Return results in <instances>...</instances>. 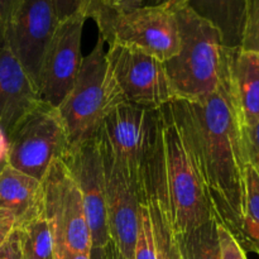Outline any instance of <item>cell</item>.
Masks as SVG:
<instances>
[{"mask_svg":"<svg viewBox=\"0 0 259 259\" xmlns=\"http://www.w3.org/2000/svg\"><path fill=\"white\" fill-rule=\"evenodd\" d=\"M230 76L244 125L259 121V53L234 50Z\"/></svg>","mask_w":259,"mask_h":259,"instance_id":"cell-17","label":"cell"},{"mask_svg":"<svg viewBox=\"0 0 259 259\" xmlns=\"http://www.w3.org/2000/svg\"><path fill=\"white\" fill-rule=\"evenodd\" d=\"M42 187L43 211L52 228L55 248L90 253L93 242L82 196L62 159L51 164Z\"/></svg>","mask_w":259,"mask_h":259,"instance_id":"cell-9","label":"cell"},{"mask_svg":"<svg viewBox=\"0 0 259 259\" xmlns=\"http://www.w3.org/2000/svg\"><path fill=\"white\" fill-rule=\"evenodd\" d=\"M17 3L18 0H0V46L4 45L5 32L17 7Z\"/></svg>","mask_w":259,"mask_h":259,"instance_id":"cell-28","label":"cell"},{"mask_svg":"<svg viewBox=\"0 0 259 259\" xmlns=\"http://www.w3.org/2000/svg\"><path fill=\"white\" fill-rule=\"evenodd\" d=\"M219 240L222 259H248L245 250L240 247L232 233L219 223Z\"/></svg>","mask_w":259,"mask_h":259,"instance_id":"cell-24","label":"cell"},{"mask_svg":"<svg viewBox=\"0 0 259 259\" xmlns=\"http://www.w3.org/2000/svg\"><path fill=\"white\" fill-rule=\"evenodd\" d=\"M237 242L245 252L259 255V175L248 163L245 172V204Z\"/></svg>","mask_w":259,"mask_h":259,"instance_id":"cell-21","label":"cell"},{"mask_svg":"<svg viewBox=\"0 0 259 259\" xmlns=\"http://www.w3.org/2000/svg\"><path fill=\"white\" fill-rule=\"evenodd\" d=\"M7 163L42 182L51 164L70 151L58 110L40 101L7 139Z\"/></svg>","mask_w":259,"mask_h":259,"instance_id":"cell-7","label":"cell"},{"mask_svg":"<svg viewBox=\"0 0 259 259\" xmlns=\"http://www.w3.org/2000/svg\"><path fill=\"white\" fill-rule=\"evenodd\" d=\"M91 0H52L58 22L67 19L77 13H86Z\"/></svg>","mask_w":259,"mask_h":259,"instance_id":"cell-26","label":"cell"},{"mask_svg":"<svg viewBox=\"0 0 259 259\" xmlns=\"http://www.w3.org/2000/svg\"><path fill=\"white\" fill-rule=\"evenodd\" d=\"M75 179L85 206L93 248H104L110 240L106 220L105 176L96 137L70 149L62 158Z\"/></svg>","mask_w":259,"mask_h":259,"instance_id":"cell-12","label":"cell"},{"mask_svg":"<svg viewBox=\"0 0 259 259\" xmlns=\"http://www.w3.org/2000/svg\"><path fill=\"white\" fill-rule=\"evenodd\" d=\"M86 17L98 25L100 37L110 45L143 51L162 62L171 60L180 47L174 10L167 7L116 9L103 0H91Z\"/></svg>","mask_w":259,"mask_h":259,"instance_id":"cell-5","label":"cell"},{"mask_svg":"<svg viewBox=\"0 0 259 259\" xmlns=\"http://www.w3.org/2000/svg\"><path fill=\"white\" fill-rule=\"evenodd\" d=\"M39 104L37 89L24 68L0 46V133L5 141Z\"/></svg>","mask_w":259,"mask_h":259,"instance_id":"cell-14","label":"cell"},{"mask_svg":"<svg viewBox=\"0 0 259 259\" xmlns=\"http://www.w3.org/2000/svg\"><path fill=\"white\" fill-rule=\"evenodd\" d=\"M2 138H4V137H3V134L0 133V139H2Z\"/></svg>","mask_w":259,"mask_h":259,"instance_id":"cell-36","label":"cell"},{"mask_svg":"<svg viewBox=\"0 0 259 259\" xmlns=\"http://www.w3.org/2000/svg\"><path fill=\"white\" fill-rule=\"evenodd\" d=\"M17 230L23 259H53L55 239L43 205L34 215L20 223Z\"/></svg>","mask_w":259,"mask_h":259,"instance_id":"cell-19","label":"cell"},{"mask_svg":"<svg viewBox=\"0 0 259 259\" xmlns=\"http://www.w3.org/2000/svg\"><path fill=\"white\" fill-rule=\"evenodd\" d=\"M18 222L10 211L0 209V247L4 244L17 228Z\"/></svg>","mask_w":259,"mask_h":259,"instance_id":"cell-29","label":"cell"},{"mask_svg":"<svg viewBox=\"0 0 259 259\" xmlns=\"http://www.w3.org/2000/svg\"><path fill=\"white\" fill-rule=\"evenodd\" d=\"M90 257L91 259H106L105 250H104V248H91Z\"/></svg>","mask_w":259,"mask_h":259,"instance_id":"cell-35","label":"cell"},{"mask_svg":"<svg viewBox=\"0 0 259 259\" xmlns=\"http://www.w3.org/2000/svg\"><path fill=\"white\" fill-rule=\"evenodd\" d=\"M52 0H18L4 45L38 88L46 51L58 25Z\"/></svg>","mask_w":259,"mask_h":259,"instance_id":"cell-10","label":"cell"},{"mask_svg":"<svg viewBox=\"0 0 259 259\" xmlns=\"http://www.w3.org/2000/svg\"><path fill=\"white\" fill-rule=\"evenodd\" d=\"M103 38L83 57L76 82L57 110L67 133L70 149L94 138L109 111L105 73L106 61Z\"/></svg>","mask_w":259,"mask_h":259,"instance_id":"cell-8","label":"cell"},{"mask_svg":"<svg viewBox=\"0 0 259 259\" xmlns=\"http://www.w3.org/2000/svg\"><path fill=\"white\" fill-rule=\"evenodd\" d=\"M109 106L129 103L159 109L177 100L164 62L134 48L109 46L105 52Z\"/></svg>","mask_w":259,"mask_h":259,"instance_id":"cell-6","label":"cell"},{"mask_svg":"<svg viewBox=\"0 0 259 259\" xmlns=\"http://www.w3.org/2000/svg\"><path fill=\"white\" fill-rule=\"evenodd\" d=\"M42 197V182L5 164L0 172V209L12 212L18 225L40 210Z\"/></svg>","mask_w":259,"mask_h":259,"instance_id":"cell-16","label":"cell"},{"mask_svg":"<svg viewBox=\"0 0 259 259\" xmlns=\"http://www.w3.org/2000/svg\"><path fill=\"white\" fill-rule=\"evenodd\" d=\"M195 14L214 25L228 50H239L245 17V0H187Z\"/></svg>","mask_w":259,"mask_h":259,"instance_id":"cell-18","label":"cell"},{"mask_svg":"<svg viewBox=\"0 0 259 259\" xmlns=\"http://www.w3.org/2000/svg\"><path fill=\"white\" fill-rule=\"evenodd\" d=\"M158 136V109L129 103L113 105L96 133L99 148L131 181L144 202L147 174Z\"/></svg>","mask_w":259,"mask_h":259,"instance_id":"cell-4","label":"cell"},{"mask_svg":"<svg viewBox=\"0 0 259 259\" xmlns=\"http://www.w3.org/2000/svg\"><path fill=\"white\" fill-rule=\"evenodd\" d=\"M86 13H77L58 23L46 51L38 80L42 103L57 109L73 88L82 65L81 37Z\"/></svg>","mask_w":259,"mask_h":259,"instance_id":"cell-11","label":"cell"},{"mask_svg":"<svg viewBox=\"0 0 259 259\" xmlns=\"http://www.w3.org/2000/svg\"><path fill=\"white\" fill-rule=\"evenodd\" d=\"M175 237L181 259H222L217 218Z\"/></svg>","mask_w":259,"mask_h":259,"instance_id":"cell-20","label":"cell"},{"mask_svg":"<svg viewBox=\"0 0 259 259\" xmlns=\"http://www.w3.org/2000/svg\"><path fill=\"white\" fill-rule=\"evenodd\" d=\"M239 50L259 53V0H245V17Z\"/></svg>","mask_w":259,"mask_h":259,"instance_id":"cell-23","label":"cell"},{"mask_svg":"<svg viewBox=\"0 0 259 259\" xmlns=\"http://www.w3.org/2000/svg\"><path fill=\"white\" fill-rule=\"evenodd\" d=\"M133 259H158L153 228H152L151 218H149L148 207H147L146 202L141 204L138 238H137Z\"/></svg>","mask_w":259,"mask_h":259,"instance_id":"cell-22","label":"cell"},{"mask_svg":"<svg viewBox=\"0 0 259 259\" xmlns=\"http://www.w3.org/2000/svg\"><path fill=\"white\" fill-rule=\"evenodd\" d=\"M53 259H91L90 253L73 252L66 248H55Z\"/></svg>","mask_w":259,"mask_h":259,"instance_id":"cell-30","label":"cell"},{"mask_svg":"<svg viewBox=\"0 0 259 259\" xmlns=\"http://www.w3.org/2000/svg\"><path fill=\"white\" fill-rule=\"evenodd\" d=\"M104 250H105L106 259H126L123 254H121L120 250L118 249V247H116L111 240H109L108 244L104 247Z\"/></svg>","mask_w":259,"mask_h":259,"instance_id":"cell-33","label":"cell"},{"mask_svg":"<svg viewBox=\"0 0 259 259\" xmlns=\"http://www.w3.org/2000/svg\"><path fill=\"white\" fill-rule=\"evenodd\" d=\"M157 138H158V136H157ZM144 202L148 207L158 259H181L176 237H175L168 212H167L163 181H162L158 154H157V146L153 159L149 164L148 174H147Z\"/></svg>","mask_w":259,"mask_h":259,"instance_id":"cell-15","label":"cell"},{"mask_svg":"<svg viewBox=\"0 0 259 259\" xmlns=\"http://www.w3.org/2000/svg\"><path fill=\"white\" fill-rule=\"evenodd\" d=\"M7 164V142L5 138L0 139V172Z\"/></svg>","mask_w":259,"mask_h":259,"instance_id":"cell-34","label":"cell"},{"mask_svg":"<svg viewBox=\"0 0 259 259\" xmlns=\"http://www.w3.org/2000/svg\"><path fill=\"white\" fill-rule=\"evenodd\" d=\"M179 30V52L164 62L177 100L202 101L211 96L229 72L233 50L224 46L219 30L187 5L174 9Z\"/></svg>","mask_w":259,"mask_h":259,"instance_id":"cell-3","label":"cell"},{"mask_svg":"<svg viewBox=\"0 0 259 259\" xmlns=\"http://www.w3.org/2000/svg\"><path fill=\"white\" fill-rule=\"evenodd\" d=\"M186 2L187 0H143V5L146 7H167L174 10L186 4Z\"/></svg>","mask_w":259,"mask_h":259,"instance_id":"cell-32","label":"cell"},{"mask_svg":"<svg viewBox=\"0 0 259 259\" xmlns=\"http://www.w3.org/2000/svg\"><path fill=\"white\" fill-rule=\"evenodd\" d=\"M172 106L191 147L215 217L238 239L244 214L248 158L244 124L230 68L211 96L202 101H172Z\"/></svg>","mask_w":259,"mask_h":259,"instance_id":"cell-1","label":"cell"},{"mask_svg":"<svg viewBox=\"0 0 259 259\" xmlns=\"http://www.w3.org/2000/svg\"><path fill=\"white\" fill-rule=\"evenodd\" d=\"M103 2L110 7L123 10L134 9V8H139L143 5V0H103Z\"/></svg>","mask_w":259,"mask_h":259,"instance_id":"cell-31","label":"cell"},{"mask_svg":"<svg viewBox=\"0 0 259 259\" xmlns=\"http://www.w3.org/2000/svg\"><path fill=\"white\" fill-rule=\"evenodd\" d=\"M244 143L248 163L259 175V121L244 125Z\"/></svg>","mask_w":259,"mask_h":259,"instance_id":"cell-25","label":"cell"},{"mask_svg":"<svg viewBox=\"0 0 259 259\" xmlns=\"http://www.w3.org/2000/svg\"><path fill=\"white\" fill-rule=\"evenodd\" d=\"M100 153L105 176L109 237L124 257L133 259L138 238L141 197L136 187L121 174L113 161L101 151Z\"/></svg>","mask_w":259,"mask_h":259,"instance_id":"cell-13","label":"cell"},{"mask_svg":"<svg viewBox=\"0 0 259 259\" xmlns=\"http://www.w3.org/2000/svg\"><path fill=\"white\" fill-rule=\"evenodd\" d=\"M0 259H23L17 228L10 234L7 242L0 247Z\"/></svg>","mask_w":259,"mask_h":259,"instance_id":"cell-27","label":"cell"},{"mask_svg":"<svg viewBox=\"0 0 259 259\" xmlns=\"http://www.w3.org/2000/svg\"><path fill=\"white\" fill-rule=\"evenodd\" d=\"M157 154L175 234L189 232L217 218L172 103L158 109Z\"/></svg>","mask_w":259,"mask_h":259,"instance_id":"cell-2","label":"cell"}]
</instances>
